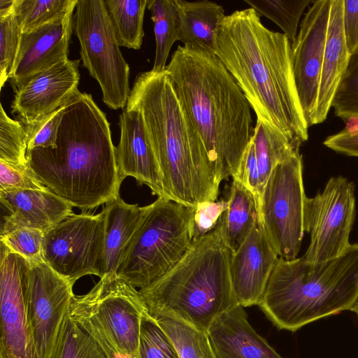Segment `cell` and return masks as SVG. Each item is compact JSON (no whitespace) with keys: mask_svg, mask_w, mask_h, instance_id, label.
<instances>
[{"mask_svg":"<svg viewBox=\"0 0 358 358\" xmlns=\"http://www.w3.org/2000/svg\"><path fill=\"white\" fill-rule=\"evenodd\" d=\"M104 3L118 45L140 49L148 0H104Z\"/></svg>","mask_w":358,"mask_h":358,"instance_id":"27","label":"cell"},{"mask_svg":"<svg viewBox=\"0 0 358 358\" xmlns=\"http://www.w3.org/2000/svg\"><path fill=\"white\" fill-rule=\"evenodd\" d=\"M126 106L142 114L159 166L164 197L193 208L216 201L220 183L166 71L138 74Z\"/></svg>","mask_w":358,"mask_h":358,"instance_id":"4","label":"cell"},{"mask_svg":"<svg viewBox=\"0 0 358 358\" xmlns=\"http://www.w3.org/2000/svg\"><path fill=\"white\" fill-rule=\"evenodd\" d=\"M73 26L80 57L99 83L102 100L110 108H124L129 88V66L124 59L109 19L104 0H78Z\"/></svg>","mask_w":358,"mask_h":358,"instance_id":"9","label":"cell"},{"mask_svg":"<svg viewBox=\"0 0 358 358\" xmlns=\"http://www.w3.org/2000/svg\"><path fill=\"white\" fill-rule=\"evenodd\" d=\"M27 138L22 124L6 113L0 106V160L28 166Z\"/></svg>","mask_w":358,"mask_h":358,"instance_id":"34","label":"cell"},{"mask_svg":"<svg viewBox=\"0 0 358 358\" xmlns=\"http://www.w3.org/2000/svg\"><path fill=\"white\" fill-rule=\"evenodd\" d=\"M79 62L67 58L34 75L15 91L11 108L19 121H36L62 107L78 92Z\"/></svg>","mask_w":358,"mask_h":358,"instance_id":"17","label":"cell"},{"mask_svg":"<svg viewBox=\"0 0 358 358\" xmlns=\"http://www.w3.org/2000/svg\"><path fill=\"white\" fill-rule=\"evenodd\" d=\"M50 358H106L94 340L69 316L65 317Z\"/></svg>","mask_w":358,"mask_h":358,"instance_id":"30","label":"cell"},{"mask_svg":"<svg viewBox=\"0 0 358 358\" xmlns=\"http://www.w3.org/2000/svg\"><path fill=\"white\" fill-rule=\"evenodd\" d=\"M231 254L220 218L213 230L193 240L175 266L139 289L149 313L207 331L217 317L238 305L231 281Z\"/></svg>","mask_w":358,"mask_h":358,"instance_id":"5","label":"cell"},{"mask_svg":"<svg viewBox=\"0 0 358 358\" xmlns=\"http://www.w3.org/2000/svg\"><path fill=\"white\" fill-rule=\"evenodd\" d=\"M44 234L39 229L20 228L1 235V243L27 261H38L43 259Z\"/></svg>","mask_w":358,"mask_h":358,"instance_id":"38","label":"cell"},{"mask_svg":"<svg viewBox=\"0 0 358 358\" xmlns=\"http://www.w3.org/2000/svg\"><path fill=\"white\" fill-rule=\"evenodd\" d=\"M151 13L156 42L152 71L165 70L166 63L173 43L178 41L179 24L175 0H148Z\"/></svg>","mask_w":358,"mask_h":358,"instance_id":"28","label":"cell"},{"mask_svg":"<svg viewBox=\"0 0 358 358\" xmlns=\"http://www.w3.org/2000/svg\"><path fill=\"white\" fill-rule=\"evenodd\" d=\"M74 284L43 259L27 261L22 276L26 314L36 358H50L75 296Z\"/></svg>","mask_w":358,"mask_h":358,"instance_id":"13","label":"cell"},{"mask_svg":"<svg viewBox=\"0 0 358 358\" xmlns=\"http://www.w3.org/2000/svg\"><path fill=\"white\" fill-rule=\"evenodd\" d=\"M252 140L262 194L268 179L275 166L299 151L301 145L292 142L273 124L258 119Z\"/></svg>","mask_w":358,"mask_h":358,"instance_id":"26","label":"cell"},{"mask_svg":"<svg viewBox=\"0 0 358 358\" xmlns=\"http://www.w3.org/2000/svg\"><path fill=\"white\" fill-rule=\"evenodd\" d=\"M27 189L49 190L34 176L29 166L0 160V192Z\"/></svg>","mask_w":358,"mask_h":358,"instance_id":"39","label":"cell"},{"mask_svg":"<svg viewBox=\"0 0 358 358\" xmlns=\"http://www.w3.org/2000/svg\"><path fill=\"white\" fill-rule=\"evenodd\" d=\"M215 54L257 119L273 124L299 145L308 141L309 127L295 85L292 43L284 34L266 28L252 8L235 10L217 27Z\"/></svg>","mask_w":358,"mask_h":358,"instance_id":"1","label":"cell"},{"mask_svg":"<svg viewBox=\"0 0 358 358\" xmlns=\"http://www.w3.org/2000/svg\"><path fill=\"white\" fill-rule=\"evenodd\" d=\"M165 71L217 180L233 178L255 132L243 92L215 53L178 45Z\"/></svg>","mask_w":358,"mask_h":358,"instance_id":"3","label":"cell"},{"mask_svg":"<svg viewBox=\"0 0 358 358\" xmlns=\"http://www.w3.org/2000/svg\"><path fill=\"white\" fill-rule=\"evenodd\" d=\"M331 0L314 1L292 43L295 85L308 127L315 124L317 98Z\"/></svg>","mask_w":358,"mask_h":358,"instance_id":"14","label":"cell"},{"mask_svg":"<svg viewBox=\"0 0 358 358\" xmlns=\"http://www.w3.org/2000/svg\"><path fill=\"white\" fill-rule=\"evenodd\" d=\"M195 208L164 197L143 206V213L117 275L140 289L166 273L194 240Z\"/></svg>","mask_w":358,"mask_h":358,"instance_id":"7","label":"cell"},{"mask_svg":"<svg viewBox=\"0 0 358 358\" xmlns=\"http://www.w3.org/2000/svg\"><path fill=\"white\" fill-rule=\"evenodd\" d=\"M140 358H180L166 333L150 314L143 320L140 335Z\"/></svg>","mask_w":358,"mask_h":358,"instance_id":"36","label":"cell"},{"mask_svg":"<svg viewBox=\"0 0 358 358\" xmlns=\"http://www.w3.org/2000/svg\"><path fill=\"white\" fill-rule=\"evenodd\" d=\"M258 14L271 20L292 43L297 36L300 18L314 1L244 0Z\"/></svg>","mask_w":358,"mask_h":358,"instance_id":"32","label":"cell"},{"mask_svg":"<svg viewBox=\"0 0 358 358\" xmlns=\"http://www.w3.org/2000/svg\"><path fill=\"white\" fill-rule=\"evenodd\" d=\"M0 201L8 212L1 235L20 228L45 232L74 214L69 203L49 190L0 192Z\"/></svg>","mask_w":358,"mask_h":358,"instance_id":"20","label":"cell"},{"mask_svg":"<svg viewBox=\"0 0 358 358\" xmlns=\"http://www.w3.org/2000/svg\"><path fill=\"white\" fill-rule=\"evenodd\" d=\"M355 216V186L343 176L331 177L322 192L307 197L304 231L310 241L303 255L306 260L314 266L341 255L350 245Z\"/></svg>","mask_w":358,"mask_h":358,"instance_id":"11","label":"cell"},{"mask_svg":"<svg viewBox=\"0 0 358 358\" xmlns=\"http://www.w3.org/2000/svg\"><path fill=\"white\" fill-rule=\"evenodd\" d=\"M345 127L344 131L348 134H355L358 133V117L352 116L344 120Z\"/></svg>","mask_w":358,"mask_h":358,"instance_id":"44","label":"cell"},{"mask_svg":"<svg viewBox=\"0 0 358 358\" xmlns=\"http://www.w3.org/2000/svg\"><path fill=\"white\" fill-rule=\"evenodd\" d=\"M228 206V200L224 199L199 203L194 210V239L213 230Z\"/></svg>","mask_w":358,"mask_h":358,"instance_id":"40","label":"cell"},{"mask_svg":"<svg viewBox=\"0 0 358 358\" xmlns=\"http://www.w3.org/2000/svg\"><path fill=\"white\" fill-rule=\"evenodd\" d=\"M232 178L238 180L254 195L259 213L262 193L252 138L244 153L237 173Z\"/></svg>","mask_w":358,"mask_h":358,"instance_id":"41","label":"cell"},{"mask_svg":"<svg viewBox=\"0 0 358 358\" xmlns=\"http://www.w3.org/2000/svg\"><path fill=\"white\" fill-rule=\"evenodd\" d=\"M262 222L258 219L238 249L231 254L232 288L238 305H258L278 258Z\"/></svg>","mask_w":358,"mask_h":358,"instance_id":"18","label":"cell"},{"mask_svg":"<svg viewBox=\"0 0 358 358\" xmlns=\"http://www.w3.org/2000/svg\"><path fill=\"white\" fill-rule=\"evenodd\" d=\"M103 213L73 214L45 232L42 258L73 284L87 275L103 277Z\"/></svg>","mask_w":358,"mask_h":358,"instance_id":"12","label":"cell"},{"mask_svg":"<svg viewBox=\"0 0 358 358\" xmlns=\"http://www.w3.org/2000/svg\"><path fill=\"white\" fill-rule=\"evenodd\" d=\"M73 0H14V12L22 32L31 31L53 20Z\"/></svg>","mask_w":358,"mask_h":358,"instance_id":"33","label":"cell"},{"mask_svg":"<svg viewBox=\"0 0 358 358\" xmlns=\"http://www.w3.org/2000/svg\"><path fill=\"white\" fill-rule=\"evenodd\" d=\"M119 144L115 147L118 169L124 179L131 176L147 185L152 194L164 197L157 159L148 139L141 112L126 106L120 115Z\"/></svg>","mask_w":358,"mask_h":358,"instance_id":"19","label":"cell"},{"mask_svg":"<svg viewBox=\"0 0 358 358\" xmlns=\"http://www.w3.org/2000/svg\"><path fill=\"white\" fill-rule=\"evenodd\" d=\"M73 0L59 15L31 31L22 33L10 80L15 92L31 77L68 58L73 31Z\"/></svg>","mask_w":358,"mask_h":358,"instance_id":"16","label":"cell"},{"mask_svg":"<svg viewBox=\"0 0 358 358\" xmlns=\"http://www.w3.org/2000/svg\"><path fill=\"white\" fill-rule=\"evenodd\" d=\"M323 144L338 153L358 157V133L348 134L343 129L328 136Z\"/></svg>","mask_w":358,"mask_h":358,"instance_id":"43","label":"cell"},{"mask_svg":"<svg viewBox=\"0 0 358 358\" xmlns=\"http://www.w3.org/2000/svg\"><path fill=\"white\" fill-rule=\"evenodd\" d=\"M0 257V358H36L23 296L27 260L2 243Z\"/></svg>","mask_w":358,"mask_h":358,"instance_id":"15","label":"cell"},{"mask_svg":"<svg viewBox=\"0 0 358 358\" xmlns=\"http://www.w3.org/2000/svg\"><path fill=\"white\" fill-rule=\"evenodd\" d=\"M352 310L356 313L357 315H358V301L357 302V303L355 304Z\"/></svg>","mask_w":358,"mask_h":358,"instance_id":"45","label":"cell"},{"mask_svg":"<svg viewBox=\"0 0 358 358\" xmlns=\"http://www.w3.org/2000/svg\"><path fill=\"white\" fill-rule=\"evenodd\" d=\"M155 318L174 343L180 358H216L206 331L171 317Z\"/></svg>","mask_w":358,"mask_h":358,"instance_id":"29","label":"cell"},{"mask_svg":"<svg viewBox=\"0 0 358 358\" xmlns=\"http://www.w3.org/2000/svg\"><path fill=\"white\" fill-rule=\"evenodd\" d=\"M178 15V41L184 46L215 53L217 27L226 16L221 5L208 0H175Z\"/></svg>","mask_w":358,"mask_h":358,"instance_id":"24","label":"cell"},{"mask_svg":"<svg viewBox=\"0 0 358 358\" xmlns=\"http://www.w3.org/2000/svg\"><path fill=\"white\" fill-rule=\"evenodd\" d=\"M358 301V244L317 265L278 257L258 306L279 329L296 331L352 310Z\"/></svg>","mask_w":358,"mask_h":358,"instance_id":"6","label":"cell"},{"mask_svg":"<svg viewBox=\"0 0 358 358\" xmlns=\"http://www.w3.org/2000/svg\"><path fill=\"white\" fill-rule=\"evenodd\" d=\"M306 196L299 151L278 164L263 189L259 219L278 257L291 260L300 251L304 236Z\"/></svg>","mask_w":358,"mask_h":358,"instance_id":"10","label":"cell"},{"mask_svg":"<svg viewBox=\"0 0 358 358\" xmlns=\"http://www.w3.org/2000/svg\"><path fill=\"white\" fill-rule=\"evenodd\" d=\"M22 30L14 12V0H0V86L9 78L18 52Z\"/></svg>","mask_w":358,"mask_h":358,"instance_id":"31","label":"cell"},{"mask_svg":"<svg viewBox=\"0 0 358 358\" xmlns=\"http://www.w3.org/2000/svg\"><path fill=\"white\" fill-rule=\"evenodd\" d=\"M227 209L220 217L223 236L231 253L248 238L259 219L254 195L238 180L233 179Z\"/></svg>","mask_w":358,"mask_h":358,"instance_id":"25","label":"cell"},{"mask_svg":"<svg viewBox=\"0 0 358 358\" xmlns=\"http://www.w3.org/2000/svg\"><path fill=\"white\" fill-rule=\"evenodd\" d=\"M66 103L54 112L30 123H22L27 144V152L36 148L56 147L58 129Z\"/></svg>","mask_w":358,"mask_h":358,"instance_id":"37","label":"cell"},{"mask_svg":"<svg viewBox=\"0 0 358 358\" xmlns=\"http://www.w3.org/2000/svg\"><path fill=\"white\" fill-rule=\"evenodd\" d=\"M331 107L338 117H358V50L350 55L347 69L333 99Z\"/></svg>","mask_w":358,"mask_h":358,"instance_id":"35","label":"cell"},{"mask_svg":"<svg viewBox=\"0 0 358 358\" xmlns=\"http://www.w3.org/2000/svg\"><path fill=\"white\" fill-rule=\"evenodd\" d=\"M206 332L216 358H283L252 328L240 305L217 317Z\"/></svg>","mask_w":358,"mask_h":358,"instance_id":"21","label":"cell"},{"mask_svg":"<svg viewBox=\"0 0 358 358\" xmlns=\"http://www.w3.org/2000/svg\"><path fill=\"white\" fill-rule=\"evenodd\" d=\"M343 0H331L322 72L319 85L315 124L323 122L347 69L350 54L343 24Z\"/></svg>","mask_w":358,"mask_h":358,"instance_id":"22","label":"cell"},{"mask_svg":"<svg viewBox=\"0 0 358 358\" xmlns=\"http://www.w3.org/2000/svg\"><path fill=\"white\" fill-rule=\"evenodd\" d=\"M343 31L350 54L358 50V1L343 0Z\"/></svg>","mask_w":358,"mask_h":358,"instance_id":"42","label":"cell"},{"mask_svg":"<svg viewBox=\"0 0 358 358\" xmlns=\"http://www.w3.org/2000/svg\"><path fill=\"white\" fill-rule=\"evenodd\" d=\"M148 307L136 287L119 276L103 277L73 297L70 317L97 343L106 358H140V335Z\"/></svg>","mask_w":358,"mask_h":358,"instance_id":"8","label":"cell"},{"mask_svg":"<svg viewBox=\"0 0 358 358\" xmlns=\"http://www.w3.org/2000/svg\"><path fill=\"white\" fill-rule=\"evenodd\" d=\"M34 176L72 207L87 210L120 196L121 176L110 124L91 94L76 92L66 103L56 147L27 152Z\"/></svg>","mask_w":358,"mask_h":358,"instance_id":"2","label":"cell"},{"mask_svg":"<svg viewBox=\"0 0 358 358\" xmlns=\"http://www.w3.org/2000/svg\"><path fill=\"white\" fill-rule=\"evenodd\" d=\"M104 216L103 277L117 275L124 252L143 213V206L126 203L119 196L106 203ZM102 277V278H103Z\"/></svg>","mask_w":358,"mask_h":358,"instance_id":"23","label":"cell"}]
</instances>
